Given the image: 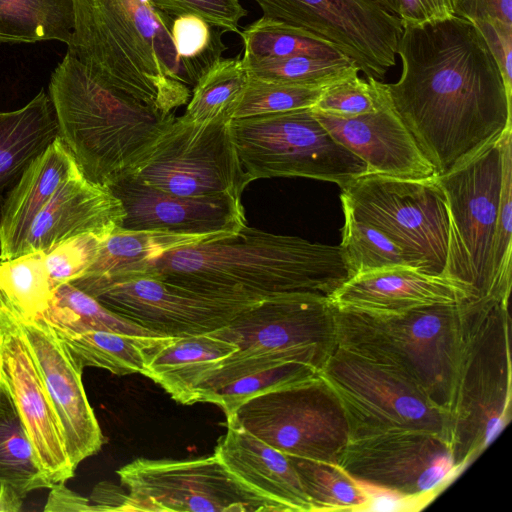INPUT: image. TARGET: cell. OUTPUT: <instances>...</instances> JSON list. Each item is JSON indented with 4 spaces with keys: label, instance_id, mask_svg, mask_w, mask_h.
<instances>
[{
    "label": "cell",
    "instance_id": "6da1fadb",
    "mask_svg": "<svg viewBox=\"0 0 512 512\" xmlns=\"http://www.w3.org/2000/svg\"><path fill=\"white\" fill-rule=\"evenodd\" d=\"M392 105L436 175L464 164L512 127L511 98L477 27L449 19L403 28Z\"/></svg>",
    "mask_w": 512,
    "mask_h": 512
},
{
    "label": "cell",
    "instance_id": "7a4b0ae2",
    "mask_svg": "<svg viewBox=\"0 0 512 512\" xmlns=\"http://www.w3.org/2000/svg\"><path fill=\"white\" fill-rule=\"evenodd\" d=\"M140 276L205 298L253 304L295 293L331 298L354 273L340 245L246 225L229 236L167 251L118 281Z\"/></svg>",
    "mask_w": 512,
    "mask_h": 512
},
{
    "label": "cell",
    "instance_id": "3957f363",
    "mask_svg": "<svg viewBox=\"0 0 512 512\" xmlns=\"http://www.w3.org/2000/svg\"><path fill=\"white\" fill-rule=\"evenodd\" d=\"M67 52L109 84L169 113L198 81L178 56L173 17L149 0H72Z\"/></svg>",
    "mask_w": 512,
    "mask_h": 512
},
{
    "label": "cell",
    "instance_id": "277c9868",
    "mask_svg": "<svg viewBox=\"0 0 512 512\" xmlns=\"http://www.w3.org/2000/svg\"><path fill=\"white\" fill-rule=\"evenodd\" d=\"M48 91L58 135L83 175L103 186L132 172L176 119L104 81L69 52Z\"/></svg>",
    "mask_w": 512,
    "mask_h": 512
},
{
    "label": "cell",
    "instance_id": "5b68a950",
    "mask_svg": "<svg viewBox=\"0 0 512 512\" xmlns=\"http://www.w3.org/2000/svg\"><path fill=\"white\" fill-rule=\"evenodd\" d=\"M337 347L390 369L446 413L460 356V304L402 312L336 307Z\"/></svg>",
    "mask_w": 512,
    "mask_h": 512
},
{
    "label": "cell",
    "instance_id": "8992f818",
    "mask_svg": "<svg viewBox=\"0 0 512 512\" xmlns=\"http://www.w3.org/2000/svg\"><path fill=\"white\" fill-rule=\"evenodd\" d=\"M505 301L461 303L463 334L448 415L457 472L474 460L511 417L510 315Z\"/></svg>",
    "mask_w": 512,
    "mask_h": 512
},
{
    "label": "cell",
    "instance_id": "52a82bcc",
    "mask_svg": "<svg viewBox=\"0 0 512 512\" xmlns=\"http://www.w3.org/2000/svg\"><path fill=\"white\" fill-rule=\"evenodd\" d=\"M335 313L330 298L302 293L270 297L242 309L213 331L238 350L202 375L194 402L236 379L285 362L321 371L337 348Z\"/></svg>",
    "mask_w": 512,
    "mask_h": 512
},
{
    "label": "cell",
    "instance_id": "ba28073f",
    "mask_svg": "<svg viewBox=\"0 0 512 512\" xmlns=\"http://www.w3.org/2000/svg\"><path fill=\"white\" fill-rule=\"evenodd\" d=\"M342 209L383 232L409 266L445 276L449 215L436 175L403 178L366 173L341 189Z\"/></svg>",
    "mask_w": 512,
    "mask_h": 512
},
{
    "label": "cell",
    "instance_id": "9c48e42d",
    "mask_svg": "<svg viewBox=\"0 0 512 512\" xmlns=\"http://www.w3.org/2000/svg\"><path fill=\"white\" fill-rule=\"evenodd\" d=\"M230 129L251 182L305 177L342 189L368 172L365 162L332 137L312 108L232 119Z\"/></svg>",
    "mask_w": 512,
    "mask_h": 512
},
{
    "label": "cell",
    "instance_id": "30bf717a",
    "mask_svg": "<svg viewBox=\"0 0 512 512\" xmlns=\"http://www.w3.org/2000/svg\"><path fill=\"white\" fill-rule=\"evenodd\" d=\"M226 424L285 455L334 464L350 441L341 401L320 373L249 398Z\"/></svg>",
    "mask_w": 512,
    "mask_h": 512
},
{
    "label": "cell",
    "instance_id": "8fae6325",
    "mask_svg": "<svg viewBox=\"0 0 512 512\" xmlns=\"http://www.w3.org/2000/svg\"><path fill=\"white\" fill-rule=\"evenodd\" d=\"M503 176V134L464 164L436 175L448 206L444 275L470 293L491 298L492 256Z\"/></svg>",
    "mask_w": 512,
    "mask_h": 512
},
{
    "label": "cell",
    "instance_id": "7c38bea8",
    "mask_svg": "<svg viewBox=\"0 0 512 512\" xmlns=\"http://www.w3.org/2000/svg\"><path fill=\"white\" fill-rule=\"evenodd\" d=\"M121 511L286 512L242 483L214 453L188 460L138 458L117 470Z\"/></svg>",
    "mask_w": 512,
    "mask_h": 512
},
{
    "label": "cell",
    "instance_id": "4fadbf2b",
    "mask_svg": "<svg viewBox=\"0 0 512 512\" xmlns=\"http://www.w3.org/2000/svg\"><path fill=\"white\" fill-rule=\"evenodd\" d=\"M336 392L350 440L401 430H426L448 441V415L390 369L337 347L320 371Z\"/></svg>",
    "mask_w": 512,
    "mask_h": 512
},
{
    "label": "cell",
    "instance_id": "5bb4252c",
    "mask_svg": "<svg viewBox=\"0 0 512 512\" xmlns=\"http://www.w3.org/2000/svg\"><path fill=\"white\" fill-rule=\"evenodd\" d=\"M231 120L200 124L176 117L146 159L127 174L179 196L241 199L251 181L234 145Z\"/></svg>",
    "mask_w": 512,
    "mask_h": 512
},
{
    "label": "cell",
    "instance_id": "9a60e30c",
    "mask_svg": "<svg viewBox=\"0 0 512 512\" xmlns=\"http://www.w3.org/2000/svg\"><path fill=\"white\" fill-rule=\"evenodd\" d=\"M264 18L301 28L332 44L367 77L396 64L400 20L370 0H254Z\"/></svg>",
    "mask_w": 512,
    "mask_h": 512
},
{
    "label": "cell",
    "instance_id": "2e32d148",
    "mask_svg": "<svg viewBox=\"0 0 512 512\" xmlns=\"http://www.w3.org/2000/svg\"><path fill=\"white\" fill-rule=\"evenodd\" d=\"M338 465L362 485L414 501L431 499L457 473L447 439L426 430L352 439Z\"/></svg>",
    "mask_w": 512,
    "mask_h": 512
},
{
    "label": "cell",
    "instance_id": "e0dca14e",
    "mask_svg": "<svg viewBox=\"0 0 512 512\" xmlns=\"http://www.w3.org/2000/svg\"><path fill=\"white\" fill-rule=\"evenodd\" d=\"M82 291L120 317L165 337L213 332L251 305L201 297L149 276L91 286Z\"/></svg>",
    "mask_w": 512,
    "mask_h": 512
},
{
    "label": "cell",
    "instance_id": "ac0fdd59",
    "mask_svg": "<svg viewBox=\"0 0 512 512\" xmlns=\"http://www.w3.org/2000/svg\"><path fill=\"white\" fill-rule=\"evenodd\" d=\"M0 381L25 427L38 464L52 484L74 476L61 428L20 326L0 312Z\"/></svg>",
    "mask_w": 512,
    "mask_h": 512
},
{
    "label": "cell",
    "instance_id": "d6986e66",
    "mask_svg": "<svg viewBox=\"0 0 512 512\" xmlns=\"http://www.w3.org/2000/svg\"><path fill=\"white\" fill-rule=\"evenodd\" d=\"M124 217L117 231H157L225 237L246 226L241 199L229 195L179 196L125 174L107 186Z\"/></svg>",
    "mask_w": 512,
    "mask_h": 512
},
{
    "label": "cell",
    "instance_id": "ffe728a7",
    "mask_svg": "<svg viewBox=\"0 0 512 512\" xmlns=\"http://www.w3.org/2000/svg\"><path fill=\"white\" fill-rule=\"evenodd\" d=\"M57 415L65 448L76 470L96 454L104 437L88 401L82 371L55 330L38 319L18 322Z\"/></svg>",
    "mask_w": 512,
    "mask_h": 512
},
{
    "label": "cell",
    "instance_id": "44dd1931",
    "mask_svg": "<svg viewBox=\"0 0 512 512\" xmlns=\"http://www.w3.org/2000/svg\"><path fill=\"white\" fill-rule=\"evenodd\" d=\"M377 107L356 117L340 118L312 109L332 137L367 165L370 174L426 178L435 174L413 136L396 113L386 84L372 77Z\"/></svg>",
    "mask_w": 512,
    "mask_h": 512
},
{
    "label": "cell",
    "instance_id": "7402d4cb",
    "mask_svg": "<svg viewBox=\"0 0 512 512\" xmlns=\"http://www.w3.org/2000/svg\"><path fill=\"white\" fill-rule=\"evenodd\" d=\"M123 217L121 202L112 191L88 180L79 168L58 187L36 217L24 253H47L82 234L106 238L118 230Z\"/></svg>",
    "mask_w": 512,
    "mask_h": 512
},
{
    "label": "cell",
    "instance_id": "603a6c76",
    "mask_svg": "<svg viewBox=\"0 0 512 512\" xmlns=\"http://www.w3.org/2000/svg\"><path fill=\"white\" fill-rule=\"evenodd\" d=\"M336 307L402 312L422 306L460 304L471 299L460 283L399 265L355 274L332 296Z\"/></svg>",
    "mask_w": 512,
    "mask_h": 512
},
{
    "label": "cell",
    "instance_id": "cb8c5ba5",
    "mask_svg": "<svg viewBox=\"0 0 512 512\" xmlns=\"http://www.w3.org/2000/svg\"><path fill=\"white\" fill-rule=\"evenodd\" d=\"M77 169L58 135L22 173L7 194L0 218V260L25 252L31 227L58 187Z\"/></svg>",
    "mask_w": 512,
    "mask_h": 512
},
{
    "label": "cell",
    "instance_id": "d4e9b609",
    "mask_svg": "<svg viewBox=\"0 0 512 512\" xmlns=\"http://www.w3.org/2000/svg\"><path fill=\"white\" fill-rule=\"evenodd\" d=\"M226 426L214 453L235 477L289 512L312 511L287 455L243 429Z\"/></svg>",
    "mask_w": 512,
    "mask_h": 512
},
{
    "label": "cell",
    "instance_id": "484cf974",
    "mask_svg": "<svg viewBox=\"0 0 512 512\" xmlns=\"http://www.w3.org/2000/svg\"><path fill=\"white\" fill-rule=\"evenodd\" d=\"M237 350L234 343L213 332L170 337L150 353L142 375L160 385L175 401L191 405L202 375Z\"/></svg>",
    "mask_w": 512,
    "mask_h": 512
},
{
    "label": "cell",
    "instance_id": "4316f807",
    "mask_svg": "<svg viewBox=\"0 0 512 512\" xmlns=\"http://www.w3.org/2000/svg\"><path fill=\"white\" fill-rule=\"evenodd\" d=\"M57 136L54 109L44 90L23 107L0 112V218L7 194Z\"/></svg>",
    "mask_w": 512,
    "mask_h": 512
},
{
    "label": "cell",
    "instance_id": "83f0119b",
    "mask_svg": "<svg viewBox=\"0 0 512 512\" xmlns=\"http://www.w3.org/2000/svg\"><path fill=\"white\" fill-rule=\"evenodd\" d=\"M215 239L157 231H115L102 241L92 264L71 284L81 289L111 282L167 251Z\"/></svg>",
    "mask_w": 512,
    "mask_h": 512
},
{
    "label": "cell",
    "instance_id": "f1b7e54d",
    "mask_svg": "<svg viewBox=\"0 0 512 512\" xmlns=\"http://www.w3.org/2000/svg\"><path fill=\"white\" fill-rule=\"evenodd\" d=\"M57 334L81 369L91 366L120 376L142 374L150 353L170 338L110 331Z\"/></svg>",
    "mask_w": 512,
    "mask_h": 512
},
{
    "label": "cell",
    "instance_id": "f546056e",
    "mask_svg": "<svg viewBox=\"0 0 512 512\" xmlns=\"http://www.w3.org/2000/svg\"><path fill=\"white\" fill-rule=\"evenodd\" d=\"M55 289L44 252L31 251L0 260V312L15 321L40 319Z\"/></svg>",
    "mask_w": 512,
    "mask_h": 512
},
{
    "label": "cell",
    "instance_id": "4dcf8cb0",
    "mask_svg": "<svg viewBox=\"0 0 512 512\" xmlns=\"http://www.w3.org/2000/svg\"><path fill=\"white\" fill-rule=\"evenodd\" d=\"M72 0H0V43H69Z\"/></svg>",
    "mask_w": 512,
    "mask_h": 512
},
{
    "label": "cell",
    "instance_id": "1f68e13d",
    "mask_svg": "<svg viewBox=\"0 0 512 512\" xmlns=\"http://www.w3.org/2000/svg\"><path fill=\"white\" fill-rule=\"evenodd\" d=\"M0 484L23 499L34 490L51 488L44 476L13 400L0 381Z\"/></svg>",
    "mask_w": 512,
    "mask_h": 512
},
{
    "label": "cell",
    "instance_id": "d6a6232c",
    "mask_svg": "<svg viewBox=\"0 0 512 512\" xmlns=\"http://www.w3.org/2000/svg\"><path fill=\"white\" fill-rule=\"evenodd\" d=\"M57 333L80 334L87 331L157 336L115 314L98 300L71 283L56 287L41 318Z\"/></svg>",
    "mask_w": 512,
    "mask_h": 512
},
{
    "label": "cell",
    "instance_id": "836d02e7",
    "mask_svg": "<svg viewBox=\"0 0 512 512\" xmlns=\"http://www.w3.org/2000/svg\"><path fill=\"white\" fill-rule=\"evenodd\" d=\"M248 82L241 58H220L198 79L187 103L185 119L209 123L232 119L238 101Z\"/></svg>",
    "mask_w": 512,
    "mask_h": 512
},
{
    "label": "cell",
    "instance_id": "e575fe53",
    "mask_svg": "<svg viewBox=\"0 0 512 512\" xmlns=\"http://www.w3.org/2000/svg\"><path fill=\"white\" fill-rule=\"evenodd\" d=\"M288 458L312 511L364 510L370 505L369 492L338 464L295 456Z\"/></svg>",
    "mask_w": 512,
    "mask_h": 512
},
{
    "label": "cell",
    "instance_id": "d590c367",
    "mask_svg": "<svg viewBox=\"0 0 512 512\" xmlns=\"http://www.w3.org/2000/svg\"><path fill=\"white\" fill-rule=\"evenodd\" d=\"M239 34L242 38L245 57L347 58L332 44L301 28L264 17L251 23Z\"/></svg>",
    "mask_w": 512,
    "mask_h": 512
},
{
    "label": "cell",
    "instance_id": "8d00e7d4",
    "mask_svg": "<svg viewBox=\"0 0 512 512\" xmlns=\"http://www.w3.org/2000/svg\"><path fill=\"white\" fill-rule=\"evenodd\" d=\"M241 59L250 78L310 87H326L355 70L360 71L349 58L243 56Z\"/></svg>",
    "mask_w": 512,
    "mask_h": 512
},
{
    "label": "cell",
    "instance_id": "74e56055",
    "mask_svg": "<svg viewBox=\"0 0 512 512\" xmlns=\"http://www.w3.org/2000/svg\"><path fill=\"white\" fill-rule=\"evenodd\" d=\"M344 212L340 247L354 275L382 268L409 266L401 249L374 226Z\"/></svg>",
    "mask_w": 512,
    "mask_h": 512
},
{
    "label": "cell",
    "instance_id": "f35d334b",
    "mask_svg": "<svg viewBox=\"0 0 512 512\" xmlns=\"http://www.w3.org/2000/svg\"><path fill=\"white\" fill-rule=\"evenodd\" d=\"M512 253V127L503 133V176L492 256L491 298L509 302Z\"/></svg>",
    "mask_w": 512,
    "mask_h": 512
},
{
    "label": "cell",
    "instance_id": "ab89813d",
    "mask_svg": "<svg viewBox=\"0 0 512 512\" xmlns=\"http://www.w3.org/2000/svg\"><path fill=\"white\" fill-rule=\"evenodd\" d=\"M324 89L248 77L232 119L312 108Z\"/></svg>",
    "mask_w": 512,
    "mask_h": 512
},
{
    "label": "cell",
    "instance_id": "60d3db41",
    "mask_svg": "<svg viewBox=\"0 0 512 512\" xmlns=\"http://www.w3.org/2000/svg\"><path fill=\"white\" fill-rule=\"evenodd\" d=\"M318 373L306 363L285 362L236 379L207 395L202 402L219 406L227 417L253 396Z\"/></svg>",
    "mask_w": 512,
    "mask_h": 512
},
{
    "label": "cell",
    "instance_id": "b9f144b4",
    "mask_svg": "<svg viewBox=\"0 0 512 512\" xmlns=\"http://www.w3.org/2000/svg\"><path fill=\"white\" fill-rule=\"evenodd\" d=\"M171 36L178 56L199 79L226 50L219 28L194 14L173 17Z\"/></svg>",
    "mask_w": 512,
    "mask_h": 512
},
{
    "label": "cell",
    "instance_id": "7bdbcfd3",
    "mask_svg": "<svg viewBox=\"0 0 512 512\" xmlns=\"http://www.w3.org/2000/svg\"><path fill=\"white\" fill-rule=\"evenodd\" d=\"M355 70L326 86L313 110L328 115L350 118L372 112L377 107L373 86Z\"/></svg>",
    "mask_w": 512,
    "mask_h": 512
},
{
    "label": "cell",
    "instance_id": "ee69618b",
    "mask_svg": "<svg viewBox=\"0 0 512 512\" xmlns=\"http://www.w3.org/2000/svg\"><path fill=\"white\" fill-rule=\"evenodd\" d=\"M104 239L96 234H82L45 253L47 271L55 288L79 278L96 258Z\"/></svg>",
    "mask_w": 512,
    "mask_h": 512
},
{
    "label": "cell",
    "instance_id": "f6af8a7d",
    "mask_svg": "<svg viewBox=\"0 0 512 512\" xmlns=\"http://www.w3.org/2000/svg\"><path fill=\"white\" fill-rule=\"evenodd\" d=\"M154 7L171 17L194 14L210 25L229 32L240 33V20L247 11L239 0H149Z\"/></svg>",
    "mask_w": 512,
    "mask_h": 512
},
{
    "label": "cell",
    "instance_id": "bcb514c9",
    "mask_svg": "<svg viewBox=\"0 0 512 512\" xmlns=\"http://www.w3.org/2000/svg\"><path fill=\"white\" fill-rule=\"evenodd\" d=\"M500 70L506 92L512 98V25L486 19L473 22Z\"/></svg>",
    "mask_w": 512,
    "mask_h": 512
},
{
    "label": "cell",
    "instance_id": "7dc6e473",
    "mask_svg": "<svg viewBox=\"0 0 512 512\" xmlns=\"http://www.w3.org/2000/svg\"><path fill=\"white\" fill-rule=\"evenodd\" d=\"M402 28L449 19L455 16V0H398Z\"/></svg>",
    "mask_w": 512,
    "mask_h": 512
},
{
    "label": "cell",
    "instance_id": "c3c4849f",
    "mask_svg": "<svg viewBox=\"0 0 512 512\" xmlns=\"http://www.w3.org/2000/svg\"><path fill=\"white\" fill-rule=\"evenodd\" d=\"M455 16L472 23L494 19L512 25V0H455Z\"/></svg>",
    "mask_w": 512,
    "mask_h": 512
},
{
    "label": "cell",
    "instance_id": "681fc988",
    "mask_svg": "<svg viewBox=\"0 0 512 512\" xmlns=\"http://www.w3.org/2000/svg\"><path fill=\"white\" fill-rule=\"evenodd\" d=\"M50 489L45 511H95L87 498L69 490L64 483L54 484Z\"/></svg>",
    "mask_w": 512,
    "mask_h": 512
},
{
    "label": "cell",
    "instance_id": "f907efd6",
    "mask_svg": "<svg viewBox=\"0 0 512 512\" xmlns=\"http://www.w3.org/2000/svg\"><path fill=\"white\" fill-rule=\"evenodd\" d=\"M23 498L13 489L0 484V511L15 512L20 510Z\"/></svg>",
    "mask_w": 512,
    "mask_h": 512
},
{
    "label": "cell",
    "instance_id": "816d5d0a",
    "mask_svg": "<svg viewBox=\"0 0 512 512\" xmlns=\"http://www.w3.org/2000/svg\"><path fill=\"white\" fill-rule=\"evenodd\" d=\"M386 12L398 17L399 4L398 0H370Z\"/></svg>",
    "mask_w": 512,
    "mask_h": 512
}]
</instances>
